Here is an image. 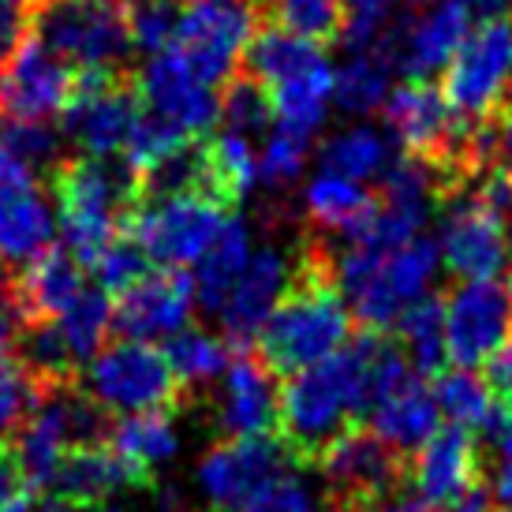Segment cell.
Here are the masks:
<instances>
[{"label":"cell","instance_id":"1","mask_svg":"<svg viewBox=\"0 0 512 512\" xmlns=\"http://www.w3.org/2000/svg\"><path fill=\"white\" fill-rule=\"evenodd\" d=\"M378 333L367 329L344 344L341 352L314 363V367L288 374L281 389V438L296 456H314L333 438H341L356 415H367L370 356Z\"/></svg>","mask_w":512,"mask_h":512},{"label":"cell","instance_id":"2","mask_svg":"<svg viewBox=\"0 0 512 512\" xmlns=\"http://www.w3.org/2000/svg\"><path fill=\"white\" fill-rule=\"evenodd\" d=\"M352 341V311L318 251L307 255L296 285L258 333L262 363L273 374H299Z\"/></svg>","mask_w":512,"mask_h":512},{"label":"cell","instance_id":"3","mask_svg":"<svg viewBox=\"0 0 512 512\" xmlns=\"http://www.w3.org/2000/svg\"><path fill=\"white\" fill-rule=\"evenodd\" d=\"M53 202L64 251L94 266V258L116 240V228L143 202V180L128 165L120 169L98 157H75L53 172Z\"/></svg>","mask_w":512,"mask_h":512},{"label":"cell","instance_id":"4","mask_svg":"<svg viewBox=\"0 0 512 512\" xmlns=\"http://www.w3.org/2000/svg\"><path fill=\"white\" fill-rule=\"evenodd\" d=\"M105 415V408H98L83 389H72L68 382L38 385L12 445L23 483L34 490H53L64 456L79 445H98L101 438H109Z\"/></svg>","mask_w":512,"mask_h":512},{"label":"cell","instance_id":"5","mask_svg":"<svg viewBox=\"0 0 512 512\" xmlns=\"http://www.w3.org/2000/svg\"><path fill=\"white\" fill-rule=\"evenodd\" d=\"M30 30L79 72H116L135 49L128 0H34Z\"/></svg>","mask_w":512,"mask_h":512},{"label":"cell","instance_id":"6","mask_svg":"<svg viewBox=\"0 0 512 512\" xmlns=\"http://www.w3.org/2000/svg\"><path fill=\"white\" fill-rule=\"evenodd\" d=\"M512 90V12L479 19L445 68L441 94L456 120L483 124L498 113Z\"/></svg>","mask_w":512,"mask_h":512},{"label":"cell","instance_id":"7","mask_svg":"<svg viewBox=\"0 0 512 512\" xmlns=\"http://www.w3.org/2000/svg\"><path fill=\"white\" fill-rule=\"evenodd\" d=\"M225 221V202L210 195H161L139 202L124 228L150 262L165 270H187L210 251Z\"/></svg>","mask_w":512,"mask_h":512},{"label":"cell","instance_id":"8","mask_svg":"<svg viewBox=\"0 0 512 512\" xmlns=\"http://www.w3.org/2000/svg\"><path fill=\"white\" fill-rule=\"evenodd\" d=\"M83 393L113 415L165 412L180 397L165 352L143 341H116L90 359L83 374Z\"/></svg>","mask_w":512,"mask_h":512},{"label":"cell","instance_id":"9","mask_svg":"<svg viewBox=\"0 0 512 512\" xmlns=\"http://www.w3.org/2000/svg\"><path fill=\"white\" fill-rule=\"evenodd\" d=\"M255 23L258 8L251 0H184L169 49L184 57L202 83H228L236 64L247 57Z\"/></svg>","mask_w":512,"mask_h":512},{"label":"cell","instance_id":"10","mask_svg":"<svg viewBox=\"0 0 512 512\" xmlns=\"http://www.w3.org/2000/svg\"><path fill=\"white\" fill-rule=\"evenodd\" d=\"M471 34V8L464 0H423V8L389 19L378 57L404 79H430L449 68Z\"/></svg>","mask_w":512,"mask_h":512},{"label":"cell","instance_id":"11","mask_svg":"<svg viewBox=\"0 0 512 512\" xmlns=\"http://www.w3.org/2000/svg\"><path fill=\"white\" fill-rule=\"evenodd\" d=\"M143 116V101L116 72H75L72 101L60 113L64 139L83 157L109 161L128 146L131 128Z\"/></svg>","mask_w":512,"mask_h":512},{"label":"cell","instance_id":"12","mask_svg":"<svg viewBox=\"0 0 512 512\" xmlns=\"http://www.w3.org/2000/svg\"><path fill=\"white\" fill-rule=\"evenodd\" d=\"M53 240L57 210L38 172L0 150V266L23 273L30 262L53 251Z\"/></svg>","mask_w":512,"mask_h":512},{"label":"cell","instance_id":"13","mask_svg":"<svg viewBox=\"0 0 512 512\" xmlns=\"http://www.w3.org/2000/svg\"><path fill=\"white\" fill-rule=\"evenodd\" d=\"M292 449L285 438H232L214 445L195 468L199 494L214 512H243L266 483L285 475L292 464Z\"/></svg>","mask_w":512,"mask_h":512},{"label":"cell","instance_id":"14","mask_svg":"<svg viewBox=\"0 0 512 512\" xmlns=\"http://www.w3.org/2000/svg\"><path fill=\"white\" fill-rule=\"evenodd\" d=\"M512 341V288L505 281H464L445 299V344L456 367L475 370Z\"/></svg>","mask_w":512,"mask_h":512},{"label":"cell","instance_id":"15","mask_svg":"<svg viewBox=\"0 0 512 512\" xmlns=\"http://www.w3.org/2000/svg\"><path fill=\"white\" fill-rule=\"evenodd\" d=\"M139 101L146 105V113L180 131L184 139H199L221 120V98L214 94V86L202 83L176 49L146 57L139 75Z\"/></svg>","mask_w":512,"mask_h":512},{"label":"cell","instance_id":"16","mask_svg":"<svg viewBox=\"0 0 512 512\" xmlns=\"http://www.w3.org/2000/svg\"><path fill=\"white\" fill-rule=\"evenodd\" d=\"M441 262L460 281H498L512 262V243L505 221L486 214L471 195H453L445 202L438 236Z\"/></svg>","mask_w":512,"mask_h":512},{"label":"cell","instance_id":"17","mask_svg":"<svg viewBox=\"0 0 512 512\" xmlns=\"http://www.w3.org/2000/svg\"><path fill=\"white\" fill-rule=\"evenodd\" d=\"M75 72L45 42L30 34L0 68V116L19 120H49L72 101Z\"/></svg>","mask_w":512,"mask_h":512},{"label":"cell","instance_id":"18","mask_svg":"<svg viewBox=\"0 0 512 512\" xmlns=\"http://www.w3.org/2000/svg\"><path fill=\"white\" fill-rule=\"evenodd\" d=\"M195 311V281L184 270L146 273L113 307V329L124 341H172Z\"/></svg>","mask_w":512,"mask_h":512},{"label":"cell","instance_id":"19","mask_svg":"<svg viewBox=\"0 0 512 512\" xmlns=\"http://www.w3.org/2000/svg\"><path fill=\"white\" fill-rule=\"evenodd\" d=\"M382 113L393 139L408 154L434 157L445 169L453 165L456 143L464 135V120H456L438 86H430L427 79H408L389 94Z\"/></svg>","mask_w":512,"mask_h":512},{"label":"cell","instance_id":"20","mask_svg":"<svg viewBox=\"0 0 512 512\" xmlns=\"http://www.w3.org/2000/svg\"><path fill=\"white\" fill-rule=\"evenodd\" d=\"M326 486L337 494V501L367 498L378 490H389L404 479V460L393 453L374 430H344L314 456Z\"/></svg>","mask_w":512,"mask_h":512},{"label":"cell","instance_id":"21","mask_svg":"<svg viewBox=\"0 0 512 512\" xmlns=\"http://www.w3.org/2000/svg\"><path fill=\"white\" fill-rule=\"evenodd\" d=\"M299 270L281 247H258L247 270L240 273L236 288L228 292L225 307H221V322H225L232 341H251L262 326L270 322V314L281 307V299L292 292Z\"/></svg>","mask_w":512,"mask_h":512},{"label":"cell","instance_id":"22","mask_svg":"<svg viewBox=\"0 0 512 512\" xmlns=\"http://www.w3.org/2000/svg\"><path fill=\"white\" fill-rule=\"evenodd\" d=\"M281 419V393L262 359H232L217 397V427L228 438H266Z\"/></svg>","mask_w":512,"mask_h":512},{"label":"cell","instance_id":"23","mask_svg":"<svg viewBox=\"0 0 512 512\" xmlns=\"http://www.w3.org/2000/svg\"><path fill=\"white\" fill-rule=\"evenodd\" d=\"M479 483V449L471 441V430L449 427L415 453L412 460V486L434 509L453 505L464 490Z\"/></svg>","mask_w":512,"mask_h":512},{"label":"cell","instance_id":"24","mask_svg":"<svg viewBox=\"0 0 512 512\" xmlns=\"http://www.w3.org/2000/svg\"><path fill=\"white\" fill-rule=\"evenodd\" d=\"M143 475L146 471H139L131 460H124L109 441L79 445V449L64 456V464L57 471V483H53V494L83 509V505H98V501L113 498L120 490L139 486Z\"/></svg>","mask_w":512,"mask_h":512},{"label":"cell","instance_id":"25","mask_svg":"<svg viewBox=\"0 0 512 512\" xmlns=\"http://www.w3.org/2000/svg\"><path fill=\"white\" fill-rule=\"evenodd\" d=\"M370 430L393 449V453L408 456L419 453L434 434H438V400H434V389L412 378L408 385H400L397 393L382 397L378 404L367 408Z\"/></svg>","mask_w":512,"mask_h":512},{"label":"cell","instance_id":"26","mask_svg":"<svg viewBox=\"0 0 512 512\" xmlns=\"http://www.w3.org/2000/svg\"><path fill=\"white\" fill-rule=\"evenodd\" d=\"M79 266L83 262L72 258L68 251H49L38 262H30L27 270L12 281L23 322H30V318H57V314L68 311L86 288Z\"/></svg>","mask_w":512,"mask_h":512},{"label":"cell","instance_id":"27","mask_svg":"<svg viewBox=\"0 0 512 512\" xmlns=\"http://www.w3.org/2000/svg\"><path fill=\"white\" fill-rule=\"evenodd\" d=\"M255 255L251 247V225L243 217H228L225 228L217 232V240L210 243V251L195 262V303L206 314H221L228 292L236 288L240 273L247 270V262Z\"/></svg>","mask_w":512,"mask_h":512},{"label":"cell","instance_id":"28","mask_svg":"<svg viewBox=\"0 0 512 512\" xmlns=\"http://www.w3.org/2000/svg\"><path fill=\"white\" fill-rule=\"evenodd\" d=\"M374 195L367 187L337 176V172L318 169V176L307 180L303 187V214L318 232H337V236H356V228L363 225L374 210Z\"/></svg>","mask_w":512,"mask_h":512},{"label":"cell","instance_id":"29","mask_svg":"<svg viewBox=\"0 0 512 512\" xmlns=\"http://www.w3.org/2000/svg\"><path fill=\"white\" fill-rule=\"evenodd\" d=\"M243 60H247L251 75H255L266 90L329 64L326 53L318 49V42H307V38L288 34V30H281V27H266L262 34H255Z\"/></svg>","mask_w":512,"mask_h":512},{"label":"cell","instance_id":"30","mask_svg":"<svg viewBox=\"0 0 512 512\" xmlns=\"http://www.w3.org/2000/svg\"><path fill=\"white\" fill-rule=\"evenodd\" d=\"M105 441L139 471L161 468V464H169L172 456L180 453V430L165 412L124 415L120 423L109 427Z\"/></svg>","mask_w":512,"mask_h":512},{"label":"cell","instance_id":"31","mask_svg":"<svg viewBox=\"0 0 512 512\" xmlns=\"http://www.w3.org/2000/svg\"><path fill=\"white\" fill-rule=\"evenodd\" d=\"M318 161H322L326 172L348 176L356 184L385 176V169L393 165L389 161V139L378 128H370V124H352V128H341L337 135H329L322 150H318Z\"/></svg>","mask_w":512,"mask_h":512},{"label":"cell","instance_id":"32","mask_svg":"<svg viewBox=\"0 0 512 512\" xmlns=\"http://www.w3.org/2000/svg\"><path fill=\"white\" fill-rule=\"evenodd\" d=\"M333 79L337 72L322 64L307 75H296L288 83L270 86L273 98V120L285 124V128H296L303 135H314V131L326 124L329 101H333Z\"/></svg>","mask_w":512,"mask_h":512},{"label":"cell","instance_id":"33","mask_svg":"<svg viewBox=\"0 0 512 512\" xmlns=\"http://www.w3.org/2000/svg\"><path fill=\"white\" fill-rule=\"evenodd\" d=\"M19 367L27 370V378L34 385H60V382H72L75 359L72 344L64 337V329L57 326V318H30L19 329Z\"/></svg>","mask_w":512,"mask_h":512},{"label":"cell","instance_id":"34","mask_svg":"<svg viewBox=\"0 0 512 512\" xmlns=\"http://www.w3.org/2000/svg\"><path fill=\"white\" fill-rule=\"evenodd\" d=\"M400 348L408 352L415 374H434L438 378L449 359L445 344V303L438 296H423L408 303L397 318Z\"/></svg>","mask_w":512,"mask_h":512},{"label":"cell","instance_id":"35","mask_svg":"<svg viewBox=\"0 0 512 512\" xmlns=\"http://www.w3.org/2000/svg\"><path fill=\"white\" fill-rule=\"evenodd\" d=\"M393 94V68L378 53H356L337 68L333 79V105L344 116H370L382 113Z\"/></svg>","mask_w":512,"mask_h":512},{"label":"cell","instance_id":"36","mask_svg":"<svg viewBox=\"0 0 512 512\" xmlns=\"http://www.w3.org/2000/svg\"><path fill=\"white\" fill-rule=\"evenodd\" d=\"M434 400L438 412L460 430H490V423L498 419V397L475 370H441L434 382Z\"/></svg>","mask_w":512,"mask_h":512},{"label":"cell","instance_id":"37","mask_svg":"<svg viewBox=\"0 0 512 512\" xmlns=\"http://www.w3.org/2000/svg\"><path fill=\"white\" fill-rule=\"evenodd\" d=\"M165 359H169L180 389L210 385L217 378H225V370L232 367L228 341H221L214 333H202V329H184L172 341H165Z\"/></svg>","mask_w":512,"mask_h":512},{"label":"cell","instance_id":"38","mask_svg":"<svg viewBox=\"0 0 512 512\" xmlns=\"http://www.w3.org/2000/svg\"><path fill=\"white\" fill-rule=\"evenodd\" d=\"M206 165H210V187L225 206L251 195L258 184V154L247 135L225 131L206 146Z\"/></svg>","mask_w":512,"mask_h":512},{"label":"cell","instance_id":"39","mask_svg":"<svg viewBox=\"0 0 512 512\" xmlns=\"http://www.w3.org/2000/svg\"><path fill=\"white\" fill-rule=\"evenodd\" d=\"M258 15L270 19V27L299 34L307 42H329L341 38L344 4L341 0H258Z\"/></svg>","mask_w":512,"mask_h":512},{"label":"cell","instance_id":"40","mask_svg":"<svg viewBox=\"0 0 512 512\" xmlns=\"http://www.w3.org/2000/svg\"><path fill=\"white\" fill-rule=\"evenodd\" d=\"M113 307L116 303L109 299L105 288H83L72 307L57 314V326L64 329L79 363H90L101 352V344L113 329Z\"/></svg>","mask_w":512,"mask_h":512},{"label":"cell","instance_id":"41","mask_svg":"<svg viewBox=\"0 0 512 512\" xmlns=\"http://www.w3.org/2000/svg\"><path fill=\"white\" fill-rule=\"evenodd\" d=\"M441 251L438 243L427 236H415L404 247L385 255V285L397 296L400 307H408L415 299H423L434 285V273H438Z\"/></svg>","mask_w":512,"mask_h":512},{"label":"cell","instance_id":"42","mask_svg":"<svg viewBox=\"0 0 512 512\" xmlns=\"http://www.w3.org/2000/svg\"><path fill=\"white\" fill-rule=\"evenodd\" d=\"M0 150L19 157L34 172H57L64 165V131L49 120H19L0 116Z\"/></svg>","mask_w":512,"mask_h":512},{"label":"cell","instance_id":"43","mask_svg":"<svg viewBox=\"0 0 512 512\" xmlns=\"http://www.w3.org/2000/svg\"><path fill=\"white\" fill-rule=\"evenodd\" d=\"M311 139L314 135H303L296 128H285V124H277V128L266 135V146H262V154H258V180L273 191H285L292 187L303 176L307 169V157H311Z\"/></svg>","mask_w":512,"mask_h":512},{"label":"cell","instance_id":"44","mask_svg":"<svg viewBox=\"0 0 512 512\" xmlns=\"http://www.w3.org/2000/svg\"><path fill=\"white\" fill-rule=\"evenodd\" d=\"M221 120L236 135H262L273 120V98L270 90L258 83L255 75H232L221 94Z\"/></svg>","mask_w":512,"mask_h":512},{"label":"cell","instance_id":"45","mask_svg":"<svg viewBox=\"0 0 512 512\" xmlns=\"http://www.w3.org/2000/svg\"><path fill=\"white\" fill-rule=\"evenodd\" d=\"M180 8H184V0H128L131 45L146 57L165 53L176 38Z\"/></svg>","mask_w":512,"mask_h":512},{"label":"cell","instance_id":"46","mask_svg":"<svg viewBox=\"0 0 512 512\" xmlns=\"http://www.w3.org/2000/svg\"><path fill=\"white\" fill-rule=\"evenodd\" d=\"M184 143H191V139H184L180 131H172L169 124H161L157 116L143 113L139 116V124H135L131 135H128V146H124V165L143 180L146 172L157 169L165 157L176 154Z\"/></svg>","mask_w":512,"mask_h":512},{"label":"cell","instance_id":"47","mask_svg":"<svg viewBox=\"0 0 512 512\" xmlns=\"http://www.w3.org/2000/svg\"><path fill=\"white\" fill-rule=\"evenodd\" d=\"M90 270H94V277H98V288H105V292H120V296H124L128 288H135L146 277L150 258L143 255V247L131 240V236H120V240H113L98 258H94Z\"/></svg>","mask_w":512,"mask_h":512},{"label":"cell","instance_id":"48","mask_svg":"<svg viewBox=\"0 0 512 512\" xmlns=\"http://www.w3.org/2000/svg\"><path fill=\"white\" fill-rule=\"evenodd\" d=\"M38 385L27 378V370L8 359V348H0V438H8L27 419Z\"/></svg>","mask_w":512,"mask_h":512},{"label":"cell","instance_id":"49","mask_svg":"<svg viewBox=\"0 0 512 512\" xmlns=\"http://www.w3.org/2000/svg\"><path fill=\"white\" fill-rule=\"evenodd\" d=\"M243 512H322V501L307 479L285 471L273 483L262 486L255 498L243 505Z\"/></svg>","mask_w":512,"mask_h":512},{"label":"cell","instance_id":"50","mask_svg":"<svg viewBox=\"0 0 512 512\" xmlns=\"http://www.w3.org/2000/svg\"><path fill=\"white\" fill-rule=\"evenodd\" d=\"M490 479L486 490L498 501L501 509H512V412L501 415L490 423Z\"/></svg>","mask_w":512,"mask_h":512},{"label":"cell","instance_id":"51","mask_svg":"<svg viewBox=\"0 0 512 512\" xmlns=\"http://www.w3.org/2000/svg\"><path fill=\"white\" fill-rule=\"evenodd\" d=\"M30 8H34V0H0V68L27 42Z\"/></svg>","mask_w":512,"mask_h":512},{"label":"cell","instance_id":"52","mask_svg":"<svg viewBox=\"0 0 512 512\" xmlns=\"http://www.w3.org/2000/svg\"><path fill=\"white\" fill-rule=\"evenodd\" d=\"M490 389H494L498 404H505L512 412V341L490 359Z\"/></svg>","mask_w":512,"mask_h":512},{"label":"cell","instance_id":"53","mask_svg":"<svg viewBox=\"0 0 512 512\" xmlns=\"http://www.w3.org/2000/svg\"><path fill=\"white\" fill-rule=\"evenodd\" d=\"M19 486H27V483H23V471H19V464H15V453L0 445V501L12 498Z\"/></svg>","mask_w":512,"mask_h":512},{"label":"cell","instance_id":"54","mask_svg":"<svg viewBox=\"0 0 512 512\" xmlns=\"http://www.w3.org/2000/svg\"><path fill=\"white\" fill-rule=\"evenodd\" d=\"M490 505H494V498H490L486 483H475L471 490H464L453 505H445V512H490Z\"/></svg>","mask_w":512,"mask_h":512},{"label":"cell","instance_id":"55","mask_svg":"<svg viewBox=\"0 0 512 512\" xmlns=\"http://www.w3.org/2000/svg\"><path fill=\"white\" fill-rule=\"evenodd\" d=\"M341 4L344 15H382V19H389L397 0H341Z\"/></svg>","mask_w":512,"mask_h":512},{"label":"cell","instance_id":"56","mask_svg":"<svg viewBox=\"0 0 512 512\" xmlns=\"http://www.w3.org/2000/svg\"><path fill=\"white\" fill-rule=\"evenodd\" d=\"M498 157H501V165L512 172V116L498 128Z\"/></svg>","mask_w":512,"mask_h":512},{"label":"cell","instance_id":"57","mask_svg":"<svg viewBox=\"0 0 512 512\" xmlns=\"http://www.w3.org/2000/svg\"><path fill=\"white\" fill-rule=\"evenodd\" d=\"M42 512H79V505H72V501H64V498H49L42 505Z\"/></svg>","mask_w":512,"mask_h":512},{"label":"cell","instance_id":"58","mask_svg":"<svg viewBox=\"0 0 512 512\" xmlns=\"http://www.w3.org/2000/svg\"><path fill=\"white\" fill-rule=\"evenodd\" d=\"M98 512H128V509H120V505H101Z\"/></svg>","mask_w":512,"mask_h":512}]
</instances>
